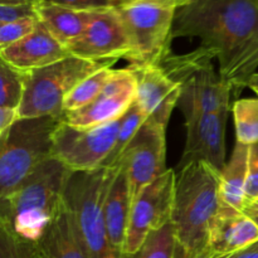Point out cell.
Wrapping results in <instances>:
<instances>
[{
	"mask_svg": "<svg viewBox=\"0 0 258 258\" xmlns=\"http://www.w3.org/2000/svg\"><path fill=\"white\" fill-rule=\"evenodd\" d=\"M173 39L198 37L218 60V72L238 96L258 68V4L254 0H193L176 9Z\"/></svg>",
	"mask_w": 258,
	"mask_h": 258,
	"instance_id": "cell-1",
	"label": "cell"
},
{
	"mask_svg": "<svg viewBox=\"0 0 258 258\" xmlns=\"http://www.w3.org/2000/svg\"><path fill=\"white\" fill-rule=\"evenodd\" d=\"M219 174L206 161L179 168L170 221L176 239L175 258H196L208 248L212 224L221 207Z\"/></svg>",
	"mask_w": 258,
	"mask_h": 258,
	"instance_id": "cell-2",
	"label": "cell"
},
{
	"mask_svg": "<svg viewBox=\"0 0 258 258\" xmlns=\"http://www.w3.org/2000/svg\"><path fill=\"white\" fill-rule=\"evenodd\" d=\"M71 171L48 158L7 197L0 199V226L27 243H38L63 202Z\"/></svg>",
	"mask_w": 258,
	"mask_h": 258,
	"instance_id": "cell-3",
	"label": "cell"
},
{
	"mask_svg": "<svg viewBox=\"0 0 258 258\" xmlns=\"http://www.w3.org/2000/svg\"><path fill=\"white\" fill-rule=\"evenodd\" d=\"M118 168L101 166L92 171L72 173L64 191V203L72 216L90 258H121L108 242L105 202Z\"/></svg>",
	"mask_w": 258,
	"mask_h": 258,
	"instance_id": "cell-4",
	"label": "cell"
},
{
	"mask_svg": "<svg viewBox=\"0 0 258 258\" xmlns=\"http://www.w3.org/2000/svg\"><path fill=\"white\" fill-rule=\"evenodd\" d=\"M212 53L198 47L186 54L168 53L159 66L181 88L178 106L184 115L190 112L217 113L231 110L233 90L214 70Z\"/></svg>",
	"mask_w": 258,
	"mask_h": 258,
	"instance_id": "cell-5",
	"label": "cell"
},
{
	"mask_svg": "<svg viewBox=\"0 0 258 258\" xmlns=\"http://www.w3.org/2000/svg\"><path fill=\"white\" fill-rule=\"evenodd\" d=\"M115 62H96L71 55L47 67L24 72V90L18 107V117L50 116L60 118L64 113V101L71 91L93 72Z\"/></svg>",
	"mask_w": 258,
	"mask_h": 258,
	"instance_id": "cell-6",
	"label": "cell"
},
{
	"mask_svg": "<svg viewBox=\"0 0 258 258\" xmlns=\"http://www.w3.org/2000/svg\"><path fill=\"white\" fill-rule=\"evenodd\" d=\"M60 118H19L0 148V199L12 193L52 156V138Z\"/></svg>",
	"mask_w": 258,
	"mask_h": 258,
	"instance_id": "cell-7",
	"label": "cell"
},
{
	"mask_svg": "<svg viewBox=\"0 0 258 258\" xmlns=\"http://www.w3.org/2000/svg\"><path fill=\"white\" fill-rule=\"evenodd\" d=\"M113 8L130 39L131 52L126 58L130 66L159 64L171 52V34L178 8L154 2L125 3Z\"/></svg>",
	"mask_w": 258,
	"mask_h": 258,
	"instance_id": "cell-8",
	"label": "cell"
},
{
	"mask_svg": "<svg viewBox=\"0 0 258 258\" xmlns=\"http://www.w3.org/2000/svg\"><path fill=\"white\" fill-rule=\"evenodd\" d=\"M120 120L95 127H75L59 121L53 133L52 158L73 173L101 168L113 150Z\"/></svg>",
	"mask_w": 258,
	"mask_h": 258,
	"instance_id": "cell-9",
	"label": "cell"
},
{
	"mask_svg": "<svg viewBox=\"0 0 258 258\" xmlns=\"http://www.w3.org/2000/svg\"><path fill=\"white\" fill-rule=\"evenodd\" d=\"M175 180V173L168 169L134 201L121 253L136 254L151 232L171 221Z\"/></svg>",
	"mask_w": 258,
	"mask_h": 258,
	"instance_id": "cell-10",
	"label": "cell"
},
{
	"mask_svg": "<svg viewBox=\"0 0 258 258\" xmlns=\"http://www.w3.org/2000/svg\"><path fill=\"white\" fill-rule=\"evenodd\" d=\"M165 135L166 128L146 120L123 153L120 164L127 175L131 203L149 184L168 170Z\"/></svg>",
	"mask_w": 258,
	"mask_h": 258,
	"instance_id": "cell-11",
	"label": "cell"
},
{
	"mask_svg": "<svg viewBox=\"0 0 258 258\" xmlns=\"http://www.w3.org/2000/svg\"><path fill=\"white\" fill-rule=\"evenodd\" d=\"M136 76L130 68L113 71L100 95L83 107L66 112L60 121L75 127H95L122 117L136 98Z\"/></svg>",
	"mask_w": 258,
	"mask_h": 258,
	"instance_id": "cell-12",
	"label": "cell"
},
{
	"mask_svg": "<svg viewBox=\"0 0 258 258\" xmlns=\"http://www.w3.org/2000/svg\"><path fill=\"white\" fill-rule=\"evenodd\" d=\"M71 55L106 62L127 58L131 43L115 8L98 10L81 37L67 45Z\"/></svg>",
	"mask_w": 258,
	"mask_h": 258,
	"instance_id": "cell-13",
	"label": "cell"
},
{
	"mask_svg": "<svg viewBox=\"0 0 258 258\" xmlns=\"http://www.w3.org/2000/svg\"><path fill=\"white\" fill-rule=\"evenodd\" d=\"M229 111L184 115L186 144L179 168L193 161H206L221 171L226 165V122Z\"/></svg>",
	"mask_w": 258,
	"mask_h": 258,
	"instance_id": "cell-14",
	"label": "cell"
},
{
	"mask_svg": "<svg viewBox=\"0 0 258 258\" xmlns=\"http://www.w3.org/2000/svg\"><path fill=\"white\" fill-rule=\"evenodd\" d=\"M127 68L133 71L138 82L135 102L148 120L166 128L173 110L180 100V85L171 80L159 64L128 66Z\"/></svg>",
	"mask_w": 258,
	"mask_h": 258,
	"instance_id": "cell-15",
	"label": "cell"
},
{
	"mask_svg": "<svg viewBox=\"0 0 258 258\" xmlns=\"http://www.w3.org/2000/svg\"><path fill=\"white\" fill-rule=\"evenodd\" d=\"M0 57L22 72L47 67L71 57L66 45L58 42L40 22L29 35L8 47L0 48Z\"/></svg>",
	"mask_w": 258,
	"mask_h": 258,
	"instance_id": "cell-16",
	"label": "cell"
},
{
	"mask_svg": "<svg viewBox=\"0 0 258 258\" xmlns=\"http://www.w3.org/2000/svg\"><path fill=\"white\" fill-rule=\"evenodd\" d=\"M258 242V224L242 211L219 207L212 224L208 248L218 256H227Z\"/></svg>",
	"mask_w": 258,
	"mask_h": 258,
	"instance_id": "cell-17",
	"label": "cell"
},
{
	"mask_svg": "<svg viewBox=\"0 0 258 258\" xmlns=\"http://www.w3.org/2000/svg\"><path fill=\"white\" fill-rule=\"evenodd\" d=\"M37 247L47 258H90L72 216L63 202Z\"/></svg>",
	"mask_w": 258,
	"mask_h": 258,
	"instance_id": "cell-18",
	"label": "cell"
},
{
	"mask_svg": "<svg viewBox=\"0 0 258 258\" xmlns=\"http://www.w3.org/2000/svg\"><path fill=\"white\" fill-rule=\"evenodd\" d=\"M131 206L127 175L123 165L120 164L105 202L106 233L110 246L118 253L122 252Z\"/></svg>",
	"mask_w": 258,
	"mask_h": 258,
	"instance_id": "cell-19",
	"label": "cell"
},
{
	"mask_svg": "<svg viewBox=\"0 0 258 258\" xmlns=\"http://www.w3.org/2000/svg\"><path fill=\"white\" fill-rule=\"evenodd\" d=\"M97 12L76 10L48 3L37 5L38 20L66 47L83 34Z\"/></svg>",
	"mask_w": 258,
	"mask_h": 258,
	"instance_id": "cell-20",
	"label": "cell"
},
{
	"mask_svg": "<svg viewBox=\"0 0 258 258\" xmlns=\"http://www.w3.org/2000/svg\"><path fill=\"white\" fill-rule=\"evenodd\" d=\"M248 154L249 146L237 141L231 159L219 174V199L222 206L243 212Z\"/></svg>",
	"mask_w": 258,
	"mask_h": 258,
	"instance_id": "cell-21",
	"label": "cell"
},
{
	"mask_svg": "<svg viewBox=\"0 0 258 258\" xmlns=\"http://www.w3.org/2000/svg\"><path fill=\"white\" fill-rule=\"evenodd\" d=\"M146 120H148V117L140 108V106L134 102L127 110V112L121 117L120 128H118L113 150L111 151L110 156L106 159L105 164L102 166H107V168H117V166H120V161L123 153L128 148V145L133 143L136 134L139 133V130H140V127Z\"/></svg>",
	"mask_w": 258,
	"mask_h": 258,
	"instance_id": "cell-22",
	"label": "cell"
},
{
	"mask_svg": "<svg viewBox=\"0 0 258 258\" xmlns=\"http://www.w3.org/2000/svg\"><path fill=\"white\" fill-rule=\"evenodd\" d=\"M111 67L112 66H106V67L96 71L92 75L81 81L66 98L64 106H63L64 113L78 110V108L83 107L91 101L95 100L100 95L101 91L103 90L106 83L112 77L115 70H112Z\"/></svg>",
	"mask_w": 258,
	"mask_h": 258,
	"instance_id": "cell-23",
	"label": "cell"
},
{
	"mask_svg": "<svg viewBox=\"0 0 258 258\" xmlns=\"http://www.w3.org/2000/svg\"><path fill=\"white\" fill-rule=\"evenodd\" d=\"M232 113L237 141L248 146L258 144V97L234 101Z\"/></svg>",
	"mask_w": 258,
	"mask_h": 258,
	"instance_id": "cell-24",
	"label": "cell"
},
{
	"mask_svg": "<svg viewBox=\"0 0 258 258\" xmlns=\"http://www.w3.org/2000/svg\"><path fill=\"white\" fill-rule=\"evenodd\" d=\"M24 90V72L0 57V107L18 110Z\"/></svg>",
	"mask_w": 258,
	"mask_h": 258,
	"instance_id": "cell-25",
	"label": "cell"
},
{
	"mask_svg": "<svg viewBox=\"0 0 258 258\" xmlns=\"http://www.w3.org/2000/svg\"><path fill=\"white\" fill-rule=\"evenodd\" d=\"M176 239L171 222L153 231L144 242L138 258H175Z\"/></svg>",
	"mask_w": 258,
	"mask_h": 258,
	"instance_id": "cell-26",
	"label": "cell"
},
{
	"mask_svg": "<svg viewBox=\"0 0 258 258\" xmlns=\"http://www.w3.org/2000/svg\"><path fill=\"white\" fill-rule=\"evenodd\" d=\"M38 17H28L0 24V48L19 42L29 35L38 24Z\"/></svg>",
	"mask_w": 258,
	"mask_h": 258,
	"instance_id": "cell-27",
	"label": "cell"
},
{
	"mask_svg": "<svg viewBox=\"0 0 258 258\" xmlns=\"http://www.w3.org/2000/svg\"><path fill=\"white\" fill-rule=\"evenodd\" d=\"M35 244L20 241L9 229L0 226V258H33Z\"/></svg>",
	"mask_w": 258,
	"mask_h": 258,
	"instance_id": "cell-28",
	"label": "cell"
},
{
	"mask_svg": "<svg viewBox=\"0 0 258 258\" xmlns=\"http://www.w3.org/2000/svg\"><path fill=\"white\" fill-rule=\"evenodd\" d=\"M258 199V144L249 146L248 171H247L244 208L253 204Z\"/></svg>",
	"mask_w": 258,
	"mask_h": 258,
	"instance_id": "cell-29",
	"label": "cell"
},
{
	"mask_svg": "<svg viewBox=\"0 0 258 258\" xmlns=\"http://www.w3.org/2000/svg\"><path fill=\"white\" fill-rule=\"evenodd\" d=\"M42 3L60 5L76 10H105L115 7V0H42Z\"/></svg>",
	"mask_w": 258,
	"mask_h": 258,
	"instance_id": "cell-30",
	"label": "cell"
},
{
	"mask_svg": "<svg viewBox=\"0 0 258 258\" xmlns=\"http://www.w3.org/2000/svg\"><path fill=\"white\" fill-rule=\"evenodd\" d=\"M28 17H37V5H20V7L0 5V24Z\"/></svg>",
	"mask_w": 258,
	"mask_h": 258,
	"instance_id": "cell-31",
	"label": "cell"
},
{
	"mask_svg": "<svg viewBox=\"0 0 258 258\" xmlns=\"http://www.w3.org/2000/svg\"><path fill=\"white\" fill-rule=\"evenodd\" d=\"M19 120L18 117V110L14 108L0 107V136H5L12 126Z\"/></svg>",
	"mask_w": 258,
	"mask_h": 258,
	"instance_id": "cell-32",
	"label": "cell"
},
{
	"mask_svg": "<svg viewBox=\"0 0 258 258\" xmlns=\"http://www.w3.org/2000/svg\"><path fill=\"white\" fill-rule=\"evenodd\" d=\"M218 258H258V242L241 251L227 254V256H219Z\"/></svg>",
	"mask_w": 258,
	"mask_h": 258,
	"instance_id": "cell-33",
	"label": "cell"
},
{
	"mask_svg": "<svg viewBox=\"0 0 258 258\" xmlns=\"http://www.w3.org/2000/svg\"><path fill=\"white\" fill-rule=\"evenodd\" d=\"M134 2H154V3H163V4H169V5H173V7L175 8H181L184 7V5L189 4L190 2H193V0H118L117 3H116V5L118 4H125V3H134ZM115 5V7H116Z\"/></svg>",
	"mask_w": 258,
	"mask_h": 258,
	"instance_id": "cell-34",
	"label": "cell"
},
{
	"mask_svg": "<svg viewBox=\"0 0 258 258\" xmlns=\"http://www.w3.org/2000/svg\"><path fill=\"white\" fill-rule=\"evenodd\" d=\"M42 0H0V5L20 7V5H38Z\"/></svg>",
	"mask_w": 258,
	"mask_h": 258,
	"instance_id": "cell-35",
	"label": "cell"
},
{
	"mask_svg": "<svg viewBox=\"0 0 258 258\" xmlns=\"http://www.w3.org/2000/svg\"><path fill=\"white\" fill-rule=\"evenodd\" d=\"M218 257H219L218 254H216L214 252H212L211 249L207 248L206 251L202 252V253L198 254V256H197L196 258H218Z\"/></svg>",
	"mask_w": 258,
	"mask_h": 258,
	"instance_id": "cell-36",
	"label": "cell"
},
{
	"mask_svg": "<svg viewBox=\"0 0 258 258\" xmlns=\"http://www.w3.org/2000/svg\"><path fill=\"white\" fill-rule=\"evenodd\" d=\"M247 87H249L251 90H252V88L258 87V72L254 73V75L252 76L251 78H249L248 83H247Z\"/></svg>",
	"mask_w": 258,
	"mask_h": 258,
	"instance_id": "cell-37",
	"label": "cell"
},
{
	"mask_svg": "<svg viewBox=\"0 0 258 258\" xmlns=\"http://www.w3.org/2000/svg\"><path fill=\"white\" fill-rule=\"evenodd\" d=\"M243 212H258V199L256 202H254L253 204H251V206L246 207V208L243 209Z\"/></svg>",
	"mask_w": 258,
	"mask_h": 258,
	"instance_id": "cell-38",
	"label": "cell"
},
{
	"mask_svg": "<svg viewBox=\"0 0 258 258\" xmlns=\"http://www.w3.org/2000/svg\"><path fill=\"white\" fill-rule=\"evenodd\" d=\"M33 258H47L44 254L42 253V252L39 251V248L37 247V244H35V253H34V256H33Z\"/></svg>",
	"mask_w": 258,
	"mask_h": 258,
	"instance_id": "cell-39",
	"label": "cell"
},
{
	"mask_svg": "<svg viewBox=\"0 0 258 258\" xmlns=\"http://www.w3.org/2000/svg\"><path fill=\"white\" fill-rule=\"evenodd\" d=\"M244 213L248 214L249 217H252V218H253L254 221L257 222V224H258V212H244Z\"/></svg>",
	"mask_w": 258,
	"mask_h": 258,
	"instance_id": "cell-40",
	"label": "cell"
},
{
	"mask_svg": "<svg viewBox=\"0 0 258 258\" xmlns=\"http://www.w3.org/2000/svg\"><path fill=\"white\" fill-rule=\"evenodd\" d=\"M121 258H138V257H136V254H133V256H130V254H121Z\"/></svg>",
	"mask_w": 258,
	"mask_h": 258,
	"instance_id": "cell-41",
	"label": "cell"
},
{
	"mask_svg": "<svg viewBox=\"0 0 258 258\" xmlns=\"http://www.w3.org/2000/svg\"><path fill=\"white\" fill-rule=\"evenodd\" d=\"M252 90H253V91H254V92H256V93H257V95H258V87H256V88H252Z\"/></svg>",
	"mask_w": 258,
	"mask_h": 258,
	"instance_id": "cell-42",
	"label": "cell"
},
{
	"mask_svg": "<svg viewBox=\"0 0 258 258\" xmlns=\"http://www.w3.org/2000/svg\"><path fill=\"white\" fill-rule=\"evenodd\" d=\"M118 2V0H115V5H116V3H117Z\"/></svg>",
	"mask_w": 258,
	"mask_h": 258,
	"instance_id": "cell-43",
	"label": "cell"
},
{
	"mask_svg": "<svg viewBox=\"0 0 258 258\" xmlns=\"http://www.w3.org/2000/svg\"><path fill=\"white\" fill-rule=\"evenodd\" d=\"M254 2H256V3H257V4H258V0H254Z\"/></svg>",
	"mask_w": 258,
	"mask_h": 258,
	"instance_id": "cell-44",
	"label": "cell"
}]
</instances>
